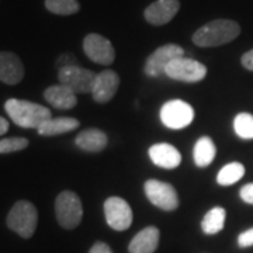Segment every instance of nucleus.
<instances>
[{"label":"nucleus","mask_w":253,"mask_h":253,"mask_svg":"<svg viewBox=\"0 0 253 253\" xmlns=\"http://www.w3.org/2000/svg\"><path fill=\"white\" fill-rule=\"evenodd\" d=\"M241 62H242V66H244L245 69L252 71L253 72V49H251V51H248V52H245L242 55Z\"/></svg>","instance_id":"c85d7f7f"},{"label":"nucleus","mask_w":253,"mask_h":253,"mask_svg":"<svg viewBox=\"0 0 253 253\" xmlns=\"http://www.w3.org/2000/svg\"><path fill=\"white\" fill-rule=\"evenodd\" d=\"M236 135L242 139H253V116L249 113H239L234 120Z\"/></svg>","instance_id":"b1692460"},{"label":"nucleus","mask_w":253,"mask_h":253,"mask_svg":"<svg viewBox=\"0 0 253 253\" xmlns=\"http://www.w3.org/2000/svg\"><path fill=\"white\" fill-rule=\"evenodd\" d=\"M184 55V49L176 44H166L155 49L145 62V73L151 78H159L165 75L168 65Z\"/></svg>","instance_id":"1a4fd4ad"},{"label":"nucleus","mask_w":253,"mask_h":253,"mask_svg":"<svg viewBox=\"0 0 253 253\" xmlns=\"http://www.w3.org/2000/svg\"><path fill=\"white\" fill-rule=\"evenodd\" d=\"M83 51L87 58L99 65H111L116 59L114 46L106 37L89 34L83 40Z\"/></svg>","instance_id":"9b49d317"},{"label":"nucleus","mask_w":253,"mask_h":253,"mask_svg":"<svg viewBox=\"0 0 253 253\" xmlns=\"http://www.w3.org/2000/svg\"><path fill=\"white\" fill-rule=\"evenodd\" d=\"M226 211L222 207H214L210 210L207 214L203 218L201 228L204 231V234L207 235H215L218 232H221L225 225Z\"/></svg>","instance_id":"412c9836"},{"label":"nucleus","mask_w":253,"mask_h":253,"mask_svg":"<svg viewBox=\"0 0 253 253\" xmlns=\"http://www.w3.org/2000/svg\"><path fill=\"white\" fill-rule=\"evenodd\" d=\"M55 215L62 228L75 229L83 218V207L79 196L71 190L59 193L55 200Z\"/></svg>","instance_id":"20e7f679"},{"label":"nucleus","mask_w":253,"mask_h":253,"mask_svg":"<svg viewBox=\"0 0 253 253\" xmlns=\"http://www.w3.org/2000/svg\"><path fill=\"white\" fill-rule=\"evenodd\" d=\"M104 215L110 228L126 231L132 224V210L121 197H109L104 203Z\"/></svg>","instance_id":"9d476101"},{"label":"nucleus","mask_w":253,"mask_h":253,"mask_svg":"<svg viewBox=\"0 0 253 253\" xmlns=\"http://www.w3.org/2000/svg\"><path fill=\"white\" fill-rule=\"evenodd\" d=\"M76 145L86 152H100L107 146V135L97 128H89L82 131L75 139Z\"/></svg>","instance_id":"a211bd4d"},{"label":"nucleus","mask_w":253,"mask_h":253,"mask_svg":"<svg viewBox=\"0 0 253 253\" xmlns=\"http://www.w3.org/2000/svg\"><path fill=\"white\" fill-rule=\"evenodd\" d=\"M215 155H217V148L210 136H201L194 145L193 158H194V163L199 168H206L211 165Z\"/></svg>","instance_id":"aec40b11"},{"label":"nucleus","mask_w":253,"mask_h":253,"mask_svg":"<svg viewBox=\"0 0 253 253\" xmlns=\"http://www.w3.org/2000/svg\"><path fill=\"white\" fill-rule=\"evenodd\" d=\"M9 131V121L6 118L0 117V136Z\"/></svg>","instance_id":"7c9ffc66"},{"label":"nucleus","mask_w":253,"mask_h":253,"mask_svg":"<svg viewBox=\"0 0 253 253\" xmlns=\"http://www.w3.org/2000/svg\"><path fill=\"white\" fill-rule=\"evenodd\" d=\"M45 7L58 16H71L81 10V4L78 0H45Z\"/></svg>","instance_id":"5701e85b"},{"label":"nucleus","mask_w":253,"mask_h":253,"mask_svg":"<svg viewBox=\"0 0 253 253\" xmlns=\"http://www.w3.org/2000/svg\"><path fill=\"white\" fill-rule=\"evenodd\" d=\"M79 121L76 118L72 117H58V118H49L48 121L42 123L38 126V134L42 136H54V135H62L66 132L75 131L79 126Z\"/></svg>","instance_id":"6ab92c4d"},{"label":"nucleus","mask_w":253,"mask_h":253,"mask_svg":"<svg viewBox=\"0 0 253 253\" xmlns=\"http://www.w3.org/2000/svg\"><path fill=\"white\" fill-rule=\"evenodd\" d=\"M239 196L242 201H245L246 204H252L253 206V183L245 184L244 187L239 191Z\"/></svg>","instance_id":"bb28decb"},{"label":"nucleus","mask_w":253,"mask_h":253,"mask_svg":"<svg viewBox=\"0 0 253 253\" xmlns=\"http://www.w3.org/2000/svg\"><path fill=\"white\" fill-rule=\"evenodd\" d=\"M161 120L163 126L170 129H181L189 126L194 120V110L183 100H170L161 109Z\"/></svg>","instance_id":"6e6552de"},{"label":"nucleus","mask_w":253,"mask_h":253,"mask_svg":"<svg viewBox=\"0 0 253 253\" xmlns=\"http://www.w3.org/2000/svg\"><path fill=\"white\" fill-rule=\"evenodd\" d=\"M89 253H113V251H111V248L107 244H104V242H96L90 248Z\"/></svg>","instance_id":"c756f323"},{"label":"nucleus","mask_w":253,"mask_h":253,"mask_svg":"<svg viewBox=\"0 0 253 253\" xmlns=\"http://www.w3.org/2000/svg\"><path fill=\"white\" fill-rule=\"evenodd\" d=\"M96 76H97V73L91 72V71L84 69V68H81L78 65L58 69L59 83L66 86V87H69L76 94L91 93Z\"/></svg>","instance_id":"423d86ee"},{"label":"nucleus","mask_w":253,"mask_h":253,"mask_svg":"<svg viewBox=\"0 0 253 253\" xmlns=\"http://www.w3.org/2000/svg\"><path fill=\"white\" fill-rule=\"evenodd\" d=\"M165 75L173 81L197 83L207 76V68H206V65H203L196 59L180 56L168 65Z\"/></svg>","instance_id":"39448f33"},{"label":"nucleus","mask_w":253,"mask_h":253,"mask_svg":"<svg viewBox=\"0 0 253 253\" xmlns=\"http://www.w3.org/2000/svg\"><path fill=\"white\" fill-rule=\"evenodd\" d=\"M161 232L156 226H146L139 231L128 245L129 253H154L159 245Z\"/></svg>","instance_id":"dca6fc26"},{"label":"nucleus","mask_w":253,"mask_h":253,"mask_svg":"<svg viewBox=\"0 0 253 253\" xmlns=\"http://www.w3.org/2000/svg\"><path fill=\"white\" fill-rule=\"evenodd\" d=\"M238 245L241 248H249V246H253V228L248 229L242 232L241 235L238 236Z\"/></svg>","instance_id":"a878e982"},{"label":"nucleus","mask_w":253,"mask_h":253,"mask_svg":"<svg viewBox=\"0 0 253 253\" xmlns=\"http://www.w3.org/2000/svg\"><path fill=\"white\" fill-rule=\"evenodd\" d=\"M4 110L11 121L23 128H36L51 117V111L41 104L20 99H9L4 103Z\"/></svg>","instance_id":"f03ea898"},{"label":"nucleus","mask_w":253,"mask_h":253,"mask_svg":"<svg viewBox=\"0 0 253 253\" xmlns=\"http://www.w3.org/2000/svg\"><path fill=\"white\" fill-rule=\"evenodd\" d=\"M24 78V66L14 52H0V82L6 84H17Z\"/></svg>","instance_id":"4468645a"},{"label":"nucleus","mask_w":253,"mask_h":253,"mask_svg":"<svg viewBox=\"0 0 253 253\" xmlns=\"http://www.w3.org/2000/svg\"><path fill=\"white\" fill-rule=\"evenodd\" d=\"M144 189L146 197L155 207L163 211H174L179 207V196L172 184L151 179L145 181Z\"/></svg>","instance_id":"0eeeda50"},{"label":"nucleus","mask_w":253,"mask_h":253,"mask_svg":"<svg viewBox=\"0 0 253 253\" xmlns=\"http://www.w3.org/2000/svg\"><path fill=\"white\" fill-rule=\"evenodd\" d=\"M245 174V166L239 162H232L225 165L217 174V181L219 186H232L239 181Z\"/></svg>","instance_id":"4be33fe9"},{"label":"nucleus","mask_w":253,"mask_h":253,"mask_svg":"<svg viewBox=\"0 0 253 253\" xmlns=\"http://www.w3.org/2000/svg\"><path fill=\"white\" fill-rule=\"evenodd\" d=\"M179 9V0H156L145 9V20L152 26H165L169 21H172Z\"/></svg>","instance_id":"f8f14e48"},{"label":"nucleus","mask_w":253,"mask_h":253,"mask_svg":"<svg viewBox=\"0 0 253 253\" xmlns=\"http://www.w3.org/2000/svg\"><path fill=\"white\" fill-rule=\"evenodd\" d=\"M151 161L163 169H176L181 163L180 152L170 144H155L149 148Z\"/></svg>","instance_id":"2eb2a0df"},{"label":"nucleus","mask_w":253,"mask_h":253,"mask_svg":"<svg viewBox=\"0 0 253 253\" xmlns=\"http://www.w3.org/2000/svg\"><path fill=\"white\" fill-rule=\"evenodd\" d=\"M120 86V76L114 71L106 69L103 72L97 73L94 86L91 90V96L94 101H97L100 104L103 103H109L110 100L116 96Z\"/></svg>","instance_id":"ddd939ff"},{"label":"nucleus","mask_w":253,"mask_h":253,"mask_svg":"<svg viewBox=\"0 0 253 253\" xmlns=\"http://www.w3.org/2000/svg\"><path fill=\"white\" fill-rule=\"evenodd\" d=\"M241 34V26L228 18H218L200 27L193 34V42L201 48H212L229 44Z\"/></svg>","instance_id":"f257e3e1"},{"label":"nucleus","mask_w":253,"mask_h":253,"mask_svg":"<svg viewBox=\"0 0 253 253\" xmlns=\"http://www.w3.org/2000/svg\"><path fill=\"white\" fill-rule=\"evenodd\" d=\"M44 99L58 110H71L78 104L76 93L63 84H54L49 86L44 91Z\"/></svg>","instance_id":"f3484780"},{"label":"nucleus","mask_w":253,"mask_h":253,"mask_svg":"<svg viewBox=\"0 0 253 253\" xmlns=\"http://www.w3.org/2000/svg\"><path fill=\"white\" fill-rule=\"evenodd\" d=\"M28 146L27 138H20V136H13V138H3L0 139V155L11 154L23 151Z\"/></svg>","instance_id":"393cba45"},{"label":"nucleus","mask_w":253,"mask_h":253,"mask_svg":"<svg viewBox=\"0 0 253 253\" xmlns=\"http://www.w3.org/2000/svg\"><path fill=\"white\" fill-rule=\"evenodd\" d=\"M6 224L17 235L24 239H30L34 235L38 224V212L36 206L27 200L17 201L9 211Z\"/></svg>","instance_id":"7ed1b4c3"},{"label":"nucleus","mask_w":253,"mask_h":253,"mask_svg":"<svg viewBox=\"0 0 253 253\" xmlns=\"http://www.w3.org/2000/svg\"><path fill=\"white\" fill-rule=\"evenodd\" d=\"M73 65H76V58H75V55L73 54L61 55V56L58 58V61H56V66H58L59 69L66 68V66H73Z\"/></svg>","instance_id":"cd10ccee"}]
</instances>
